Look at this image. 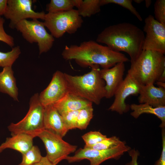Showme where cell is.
Segmentation results:
<instances>
[{
    "label": "cell",
    "instance_id": "cell-1",
    "mask_svg": "<svg viewBox=\"0 0 165 165\" xmlns=\"http://www.w3.org/2000/svg\"><path fill=\"white\" fill-rule=\"evenodd\" d=\"M61 55L65 60H74L84 68L97 65L102 68H109L118 63L129 61L124 54L92 40L83 42L79 45L66 46Z\"/></svg>",
    "mask_w": 165,
    "mask_h": 165
},
{
    "label": "cell",
    "instance_id": "cell-2",
    "mask_svg": "<svg viewBox=\"0 0 165 165\" xmlns=\"http://www.w3.org/2000/svg\"><path fill=\"white\" fill-rule=\"evenodd\" d=\"M144 32L132 24L123 22L109 26L97 35L96 42L104 44L112 50L128 54L131 63L143 50Z\"/></svg>",
    "mask_w": 165,
    "mask_h": 165
},
{
    "label": "cell",
    "instance_id": "cell-3",
    "mask_svg": "<svg viewBox=\"0 0 165 165\" xmlns=\"http://www.w3.org/2000/svg\"><path fill=\"white\" fill-rule=\"evenodd\" d=\"M99 66H92L91 70L82 75L73 76L64 73L68 91L99 105L106 95L105 83L100 76Z\"/></svg>",
    "mask_w": 165,
    "mask_h": 165
},
{
    "label": "cell",
    "instance_id": "cell-4",
    "mask_svg": "<svg viewBox=\"0 0 165 165\" xmlns=\"http://www.w3.org/2000/svg\"><path fill=\"white\" fill-rule=\"evenodd\" d=\"M164 70V54L154 51L144 50L138 58L131 63L127 74L144 86L154 84Z\"/></svg>",
    "mask_w": 165,
    "mask_h": 165
},
{
    "label": "cell",
    "instance_id": "cell-5",
    "mask_svg": "<svg viewBox=\"0 0 165 165\" xmlns=\"http://www.w3.org/2000/svg\"><path fill=\"white\" fill-rule=\"evenodd\" d=\"M29 108L25 116L16 123H11L8 129L11 135L20 133L37 137L43 129V112L44 107L41 103L39 94L36 93L31 98Z\"/></svg>",
    "mask_w": 165,
    "mask_h": 165
},
{
    "label": "cell",
    "instance_id": "cell-6",
    "mask_svg": "<svg viewBox=\"0 0 165 165\" xmlns=\"http://www.w3.org/2000/svg\"><path fill=\"white\" fill-rule=\"evenodd\" d=\"M43 22L54 38H59L65 33H75L83 22L82 17L77 10L45 14Z\"/></svg>",
    "mask_w": 165,
    "mask_h": 165
},
{
    "label": "cell",
    "instance_id": "cell-7",
    "mask_svg": "<svg viewBox=\"0 0 165 165\" xmlns=\"http://www.w3.org/2000/svg\"><path fill=\"white\" fill-rule=\"evenodd\" d=\"M43 22L34 19L23 20L16 25L15 28L28 42L37 43L40 55L50 50L54 41V37L47 32Z\"/></svg>",
    "mask_w": 165,
    "mask_h": 165
},
{
    "label": "cell",
    "instance_id": "cell-8",
    "mask_svg": "<svg viewBox=\"0 0 165 165\" xmlns=\"http://www.w3.org/2000/svg\"><path fill=\"white\" fill-rule=\"evenodd\" d=\"M45 145L46 156L54 165L66 159L71 153L74 152L77 146L64 141L62 137L51 131L42 130L38 135Z\"/></svg>",
    "mask_w": 165,
    "mask_h": 165
},
{
    "label": "cell",
    "instance_id": "cell-9",
    "mask_svg": "<svg viewBox=\"0 0 165 165\" xmlns=\"http://www.w3.org/2000/svg\"><path fill=\"white\" fill-rule=\"evenodd\" d=\"M130 149V147L126 144L107 150H99L84 148L78 150L74 155L68 156L65 160L69 163H72L87 159L90 161V165H100L108 159H119Z\"/></svg>",
    "mask_w": 165,
    "mask_h": 165
},
{
    "label": "cell",
    "instance_id": "cell-10",
    "mask_svg": "<svg viewBox=\"0 0 165 165\" xmlns=\"http://www.w3.org/2000/svg\"><path fill=\"white\" fill-rule=\"evenodd\" d=\"M145 33L143 50H149L165 54V24L156 20L151 15L145 19Z\"/></svg>",
    "mask_w": 165,
    "mask_h": 165
},
{
    "label": "cell",
    "instance_id": "cell-11",
    "mask_svg": "<svg viewBox=\"0 0 165 165\" xmlns=\"http://www.w3.org/2000/svg\"><path fill=\"white\" fill-rule=\"evenodd\" d=\"M33 2L31 0H7L4 16L10 20L9 26L11 28H15L19 22L28 18L44 20L46 13L43 11L38 12L33 10Z\"/></svg>",
    "mask_w": 165,
    "mask_h": 165
},
{
    "label": "cell",
    "instance_id": "cell-12",
    "mask_svg": "<svg viewBox=\"0 0 165 165\" xmlns=\"http://www.w3.org/2000/svg\"><path fill=\"white\" fill-rule=\"evenodd\" d=\"M142 85L130 75L127 74L123 81L115 92L114 101L108 110L120 115L129 110L130 106L126 104V98L131 95L139 94Z\"/></svg>",
    "mask_w": 165,
    "mask_h": 165
},
{
    "label": "cell",
    "instance_id": "cell-13",
    "mask_svg": "<svg viewBox=\"0 0 165 165\" xmlns=\"http://www.w3.org/2000/svg\"><path fill=\"white\" fill-rule=\"evenodd\" d=\"M68 92L64 73L57 70L53 74L47 87L39 94L40 101L44 107L53 105Z\"/></svg>",
    "mask_w": 165,
    "mask_h": 165
},
{
    "label": "cell",
    "instance_id": "cell-14",
    "mask_svg": "<svg viewBox=\"0 0 165 165\" xmlns=\"http://www.w3.org/2000/svg\"><path fill=\"white\" fill-rule=\"evenodd\" d=\"M124 63H119L113 67L100 69L101 78L105 82V97L110 98L114 94L123 80L125 71Z\"/></svg>",
    "mask_w": 165,
    "mask_h": 165
},
{
    "label": "cell",
    "instance_id": "cell-15",
    "mask_svg": "<svg viewBox=\"0 0 165 165\" xmlns=\"http://www.w3.org/2000/svg\"><path fill=\"white\" fill-rule=\"evenodd\" d=\"M43 126L44 129L51 131L62 138L68 131L61 115L53 105L44 108Z\"/></svg>",
    "mask_w": 165,
    "mask_h": 165
},
{
    "label": "cell",
    "instance_id": "cell-16",
    "mask_svg": "<svg viewBox=\"0 0 165 165\" xmlns=\"http://www.w3.org/2000/svg\"><path fill=\"white\" fill-rule=\"evenodd\" d=\"M140 104H147L154 107L165 106V89L154 84L142 86L139 94Z\"/></svg>",
    "mask_w": 165,
    "mask_h": 165
},
{
    "label": "cell",
    "instance_id": "cell-17",
    "mask_svg": "<svg viewBox=\"0 0 165 165\" xmlns=\"http://www.w3.org/2000/svg\"><path fill=\"white\" fill-rule=\"evenodd\" d=\"M93 103L68 91L61 99L53 105L61 115L72 111L80 110L92 106Z\"/></svg>",
    "mask_w": 165,
    "mask_h": 165
},
{
    "label": "cell",
    "instance_id": "cell-18",
    "mask_svg": "<svg viewBox=\"0 0 165 165\" xmlns=\"http://www.w3.org/2000/svg\"><path fill=\"white\" fill-rule=\"evenodd\" d=\"M6 138L5 141L0 145L2 151L10 148L19 152L22 154L29 150L33 145V136L25 133H20L11 135Z\"/></svg>",
    "mask_w": 165,
    "mask_h": 165
},
{
    "label": "cell",
    "instance_id": "cell-19",
    "mask_svg": "<svg viewBox=\"0 0 165 165\" xmlns=\"http://www.w3.org/2000/svg\"><path fill=\"white\" fill-rule=\"evenodd\" d=\"M0 92L6 94L14 100L18 101V89L12 67L3 68L0 72Z\"/></svg>",
    "mask_w": 165,
    "mask_h": 165
},
{
    "label": "cell",
    "instance_id": "cell-20",
    "mask_svg": "<svg viewBox=\"0 0 165 165\" xmlns=\"http://www.w3.org/2000/svg\"><path fill=\"white\" fill-rule=\"evenodd\" d=\"M130 108L133 111L130 115L134 118L137 119L145 113L155 115L161 121L160 127L165 128V106L154 107L147 104H132L130 106Z\"/></svg>",
    "mask_w": 165,
    "mask_h": 165
},
{
    "label": "cell",
    "instance_id": "cell-21",
    "mask_svg": "<svg viewBox=\"0 0 165 165\" xmlns=\"http://www.w3.org/2000/svg\"><path fill=\"white\" fill-rule=\"evenodd\" d=\"M82 0H51L46 6V10L48 13H56L66 11L78 8Z\"/></svg>",
    "mask_w": 165,
    "mask_h": 165
},
{
    "label": "cell",
    "instance_id": "cell-22",
    "mask_svg": "<svg viewBox=\"0 0 165 165\" xmlns=\"http://www.w3.org/2000/svg\"><path fill=\"white\" fill-rule=\"evenodd\" d=\"M101 6L100 0H82L77 10L82 17H90L99 13Z\"/></svg>",
    "mask_w": 165,
    "mask_h": 165
},
{
    "label": "cell",
    "instance_id": "cell-23",
    "mask_svg": "<svg viewBox=\"0 0 165 165\" xmlns=\"http://www.w3.org/2000/svg\"><path fill=\"white\" fill-rule=\"evenodd\" d=\"M22 160L18 165H33L39 162L42 156L38 147L33 145L22 154Z\"/></svg>",
    "mask_w": 165,
    "mask_h": 165
},
{
    "label": "cell",
    "instance_id": "cell-24",
    "mask_svg": "<svg viewBox=\"0 0 165 165\" xmlns=\"http://www.w3.org/2000/svg\"><path fill=\"white\" fill-rule=\"evenodd\" d=\"M21 53L19 46L13 47L12 50L7 52L0 51V67L3 68L12 67Z\"/></svg>",
    "mask_w": 165,
    "mask_h": 165
},
{
    "label": "cell",
    "instance_id": "cell-25",
    "mask_svg": "<svg viewBox=\"0 0 165 165\" xmlns=\"http://www.w3.org/2000/svg\"><path fill=\"white\" fill-rule=\"evenodd\" d=\"M93 111L92 106L79 111L77 118V128L81 130L87 128L93 117Z\"/></svg>",
    "mask_w": 165,
    "mask_h": 165
},
{
    "label": "cell",
    "instance_id": "cell-26",
    "mask_svg": "<svg viewBox=\"0 0 165 165\" xmlns=\"http://www.w3.org/2000/svg\"><path fill=\"white\" fill-rule=\"evenodd\" d=\"M124 144H125L124 141H121L118 137L113 136L107 138L93 146L84 148L99 150H107L116 148Z\"/></svg>",
    "mask_w": 165,
    "mask_h": 165
},
{
    "label": "cell",
    "instance_id": "cell-27",
    "mask_svg": "<svg viewBox=\"0 0 165 165\" xmlns=\"http://www.w3.org/2000/svg\"><path fill=\"white\" fill-rule=\"evenodd\" d=\"M132 0H100V4L102 6L109 4H114L119 5L129 10L140 21L142 18L136 9L133 6Z\"/></svg>",
    "mask_w": 165,
    "mask_h": 165
},
{
    "label": "cell",
    "instance_id": "cell-28",
    "mask_svg": "<svg viewBox=\"0 0 165 165\" xmlns=\"http://www.w3.org/2000/svg\"><path fill=\"white\" fill-rule=\"evenodd\" d=\"M82 137L85 143L84 147L93 146L107 138L106 135L98 131H90Z\"/></svg>",
    "mask_w": 165,
    "mask_h": 165
},
{
    "label": "cell",
    "instance_id": "cell-29",
    "mask_svg": "<svg viewBox=\"0 0 165 165\" xmlns=\"http://www.w3.org/2000/svg\"><path fill=\"white\" fill-rule=\"evenodd\" d=\"M80 110L68 112L61 115L68 130L77 128V118Z\"/></svg>",
    "mask_w": 165,
    "mask_h": 165
},
{
    "label": "cell",
    "instance_id": "cell-30",
    "mask_svg": "<svg viewBox=\"0 0 165 165\" xmlns=\"http://www.w3.org/2000/svg\"><path fill=\"white\" fill-rule=\"evenodd\" d=\"M154 18L160 23L165 24V0H157L154 5Z\"/></svg>",
    "mask_w": 165,
    "mask_h": 165
},
{
    "label": "cell",
    "instance_id": "cell-31",
    "mask_svg": "<svg viewBox=\"0 0 165 165\" xmlns=\"http://www.w3.org/2000/svg\"><path fill=\"white\" fill-rule=\"evenodd\" d=\"M5 21L3 17L0 16V41L4 42L13 47L14 45V38L5 32L4 28Z\"/></svg>",
    "mask_w": 165,
    "mask_h": 165
},
{
    "label": "cell",
    "instance_id": "cell-32",
    "mask_svg": "<svg viewBox=\"0 0 165 165\" xmlns=\"http://www.w3.org/2000/svg\"><path fill=\"white\" fill-rule=\"evenodd\" d=\"M162 150L159 159L154 165H165V130L162 129Z\"/></svg>",
    "mask_w": 165,
    "mask_h": 165
},
{
    "label": "cell",
    "instance_id": "cell-33",
    "mask_svg": "<svg viewBox=\"0 0 165 165\" xmlns=\"http://www.w3.org/2000/svg\"><path fill=\"white\" fill-rule=\"evenodd\" d=\"M128 152L129 155L131 157V160L125 165H138V160L140 155L138 150L135 148L131 149Z\"/></svg>",
    "mask_w": 165,
    "mask_h": 165
},
{
    "label": "cell",
    "instance_id": "cell-34",
    "mask_svg": "<svg viewBox=\"0 0 165 165\" xmlns=\"http://www.w3.org/2000/svg\"><path fill=\"white\" fill-rule=\"evenodd\" d=\"M7 0H0V16L4 15L6 10Z\"/></svg>",
    "mask_w": 165,
    "mask_h": 165
},
{
    "label": "cell",
    "instance_id": "cell-35",
    "mask_svg": "<svg viewBox=\"0 0 165 165\" xmlns=\"http://www.w3.org/2000/svg\"><path fill=\"white\" fill-rule=\"evenodd\" d=\"M33 165H54L48 159L46 156H42L41 160L38 162Z\"/></svg>",
    "mask_w": 165,
    "mask_h": 165
},
{
    "label": "cell",
    "instance_id": "cell-36",
    "mask_svg": "<svg viewBox=\"0 0 165 165\" xmlns=\"http://www.w3.org/2000/svg\"><path fill=\"white\" fill-rule=\"evenodd\" d=\"M157 81L165 82V70L163 72Z\"/></svg>",
    "mask_w": 165,
    "mask_h": 165
},
{
    "label": "cell",
    "instance_id": "cell-37",
    "mask_svg": "<svg viewBox=\"0 0 165 165\" xmlns=\"http://www.w3.org/2000/svg\"><path fill=\"white\" fill-rule=\"evenodd\" d=\"M158 87L165 89V82L156 81L155 82Z\"/></svg>",
    "mask_w": 165,
    "mask_h": 165
},
{
    "label": "cell",
    "instance_id": "cell-38",
    "mask_svg": "<svg viewBox=\"0 0 165 165\" xmlns=\"http://www.w3.org/2000/svg\"><path fill=\"white\" fill-rule=\"evenodd\" d=\"M145 6L147 8H148L151 5L152 1L151 0H145Z\"/></svg>",
    "mask_w": 165,
    "mask_h": 165
},
{
    "label": "cell",
    "instance_id": "cell-39",
    "mask_svg": "<svg viewBox=\"0 0 165 165\" xmlns=\"http://www.w3.org/2000/svg\"><path fill=\"white\" fill-rule=\"evenodd\" d=\"M133 1L136 3L138 4L141 3L144 1L143 0H134Z\"/></svg>",
    "mask_w": 165,
    "mask_h": 165
},
{
    "label": "cell",
    "instance_id": "cell-40",
    "mask_svg": "<svg viewBox=\"0 0 165 165\" xmlns=\"http://www.w3.org/2000/svg\"><path fill=\"white\" fill-rule=\"evenodd\" d=\"M2 152V151H1V149H0V153H1Z\"/></svg>",
    "mask_w": 165,
    "mask_h": 165
}]
</instances>
